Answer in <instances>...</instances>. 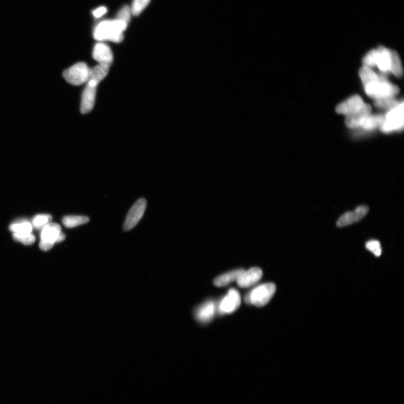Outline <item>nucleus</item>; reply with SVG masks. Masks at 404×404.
I'll return each mask as SVG.
<instances>
[{"label": "nucleus", "instance_id": "f257e3e1", "mask_svg": "<svg viewBox=\"0 0 404 404\" xmlns=\"http://www.w3.org/2000/svg\"><path fill=\"white\" fill-rule=\"evenodd\" d=\"M128 25L117 20H106L97 25L94 32V39L98 41H110L120 43L124 39V32Z\"/></svg>", "mask_w": 404, "mask_h": 404}, {"label": "nucleus", "instance_id": "f03ea898", "mask_svg": "<svg viewBox=\"0 0 404 404\" xmlns=\"http://www.w3.org/2000/svg\"><path fill=\"white\" fill-rule=\"evenodd\" d=\"M276 285L267 283L255 288L245 298L246 303L255 306H263L269 302L275 293Z\"/></svg>", "mask_w": 404, "mask_h": 404}, {"label": "nucleus", "instance_id": "7ed1b4c3", "mask_svg": "<svg viewBox=\"0 0 404 404\" xmlns=\"http://www.w3.org/2000/svg\"><path fill=\"white\" fill-rule=\"evenodd\" d=\"M364 88L366 94L374 100L394 98L399 92L398 88L388 81L371 83Z\"/></svg>", "mask_w": 404, "mask_h": 404}, {"label": "nucleus", "instance_id": "20e7f679", "mask_svg": "<svg viewBox=\"0 0 404 404\" xmlns=\"http://www.w3.org/2000/svg\"><path fill=\"white\" fill-rule=\"evenodd\" d=\"M403 102L401 101L396 108L387 111L379 128L384 133L400 131L403 129Z\"/></svg>", "mask_w": 404, "mask_h": 404}, {"label": "nucleus", "instance_id": "39448f33", "mask_svg": "<svg viewBox=\"0 0 404 404\" xmlns=\"http://www.w3.org/2000/svg\"><path fill=\"white\" fill-rule=\"evenodd\" d=\"M91 69L85 63H79L65 71L63 76L69 84L80 86L89 80Z\"/></svg>", "mask_w": 404, "mask_h": 404}, {"label": "nucleus", "instance_id": "423d86ee", "mask_svg": "<svg viewBox=\"0 0 404 404\" xmlns=\"http://www.w3.org/2000/svg\"><path fill=\"white\" fill-rule=\"evenodd\" d=\"M147 207L145 199H139L130 210L124 225V230L128 231L136 226L144 215Z\"/></svg>", "mask_w": 404, "mask_h": 404}, {"label": "nucleus", "instance_id": "0eeeda50", "mask_svg": "<svg viewBox=\"0 0 404 404\" xmlns=\"http://www.w3.org/2000/svg\"><path fill=\"white\" fill-rule=\"evenodd\" d=\"M369 208L366 206L357 207L354 211L347 212L339 218L337 225L340 227L352 225L359 222L367 214Z\"/></svg>", "mask_w": 404, "mask_h": 404}, {"label": "nucleus", "instance_id": "6e6552de", "mask_svg": "<svg viewBox=\"0 0 404 404\" xmlns=\"http://www.w3.org/2000/svg\"><path fill=\"white\" fill-rule=\"evenodd\" d=\"M364 105V102L361 97L358 95H355L341 102L336 107V111L337 113L346 115L347 117L357 112Z\"/></svg>", "mask_w": 404, "mask_h": 404}, {"label": "nucleus", "instance_id": "1a4fd4ad", "mask_svg": "<svg viewBox=\"0 0 404 404\" xmlns=\"http://www.w3.org/2000/svg\"><path fill=\"white\" fill-rule=\"evenodd\" d=\"M263 276L262 269L253 267L247 271H244L237 278V284L241 288H247L256 284Z\"/></svg>", "mask_w": 404, "mask_h": 404}, {"label": "nucleus", "instance_id": "9d476101", "mask_svg": "<svg viewBox=\"0 0 404 404\" xmlns=\"http://www.w3.org/2000/svg\"><path fill=\"white\" fill-rule=\"evenodd\" d=\"M97 86L88 83L83 91L81 106V111L83 114L90 113L94 109L95 103Z\"/></svg>", "mask_w": 404, "mask_h": 404}, {"label": "nucleus", "instance_id": "9b49d317", "mask_svg": "<svg viewBox=\"0 0 404 404\" xmlns=\"http://www.w3.org/2000/svg\"><path fill=\"white\" fill-rule=\"evenodd\" d=\"M241 298L239 292L234 289H230L222 300L220 310L223 313H231L239 307Z\"/></svg>", "mask_w": 404, "mask_h": 404}, {"label": "nucleus", "instance_id": "f8f14e48", "mask_svg": "<svg viewBox=\"0 0 404 404\" xmlns=\"http://www.w3.org/2000/svg\"><path fill=\"white\" fill-rule=\"evenodd\" d=\"M371 108L370 105L365 104L357 112L347 116L345 124L347 127L350 129L361 128L364 120L371 113Z\"/></svg>", "mask_w": 404, "mask_h": 404}, {"label": "nucleus", "instance_id": "ddd939ff", "mask_svg": "<svg viewBox=\"0 0 404 404\" xmlns=\"http://www.w3.org/2000/svg\"><path fill=\"white\" fill-rule=\"evenodd\" d=\"M62 233L61 226L56 223L50 222L42 230L41 241L54 246L58 243L59 236Z\"/></svg>", "mask_w": 404, "mask_h": 404}, {"label": "nucleus", "instance_id": "4468645a", "mask_svg": "<svg viewBox=\"0 0 404 404\" xmlns=\"http://www.w3.org/2000/svg\"><path fill=\"white\" fill-rule=\"evenodd\" d=\"M93 58L99 64L111 66L113 62V55L108 45L104 43L97 44L93 51Z\"/></svg>", "mask_w": 404, "mask_h": 404}, {"label": "nucleus", "instance_id": "2eb2a0df", "mask_svg": "<svg viewBox=\"0 0 404 404\" xmlns=\"http://www.w3.org/2000/svg\"><path fill=\"white\" fill-rule=\"evenodd\" d=\"M110 66L99 64L98 66L91 69L89 80L87 83L98 86L99 83L108 75Z\"/></svg>", "mask_w": 404, "mask_h": 404}, {"label": "nucleus", "instance_id": "dca6fc26", "mask_svg": "<svg viewBox=\"0 0 404 404\" xmlns=\"http://www.w3.org/2000/svg\"><path fill=\"white\" fill-rule=\"evenodd\" d=\"M359 76L364 87L375 82L388 81L386 77L378 76L370 68L365 66H363L360 69Z\"/></svg>", "mask_w": 404, "mask_h": 404}, {"label": "nucleus", "instance_id": "f3484780", "mask_svg": "<svg viewBox=\"0 0 404 404\" xmlns=\"http://www.w3.org/2000/svg\"><path fill=\"white\" fill-rule=\"evenodd\" d=\"M377 66L380 71L387 73L390 71L391 66V50L379 46Z\"/></svg>", "mask_w": 404, "mask_h": 404}, {"label": "nucleus", "instance_id": "a211bd4d", "mask_svg": "<svg viewBox=\"0 0 404 404\" xmlns=\"http://www.w3.org/2000/svg\"><path fill=\"white\" fill-rule=\"evenodd\" d=\"M244 271L243 269H240L226 273L215 278L213 283H214V285L217 287L227 286L230 284L232 282L236 280L237 278H238Z\"/></svg>", "mask_w": 404, "mask_h": 404}, {"label": "nucleus", "instance_id": "6ab92c4d", "mask_svg": "<svg viewBox=\"0 0 404 404\" xmlns=\"http://www.w3.org/2000/svg\"><path fill=\"white\" fill-rule=\"evenodd\" d=\"M384 121V115L381 114L369 115L365 118L361 128L365 131H371L375 128H380Z\"/></svg>", "mask_w": 404, "mask_h": 404}, {"label": "nucleus", "instance_id": "aec40b11", "mask_svg": "<svg viewBox=\"0 0 404 404\" xmlns=\"http://www.w3.org/2000/svg\"><path fill=\"white\" fill-rule=\"evenodd\" d=\"M215 310V305L214 303L212 301H209V302L203 305L197 310L196 313L197 318L198 320H201V322H208L214 315Z\"/></svg>", "mask_w": 404, "mask_h": 404}, {"label": "nucleus", "instance_id": "412c9836", "mask_svg": "<svg viewBox=\"0 0 404 404\" xmlns=\"http://www.w3.org/2000/svg\"><path fill=\"white\" fill-rule=\"evenodd\" d=\"M89 221V217L82 216H68L63 220V224L68 228L85 224Z\"/></svg>", "mask_w": 404, "mask_h": 404}, {"label": "nucleus", "instance_id": "4be33fe9", "mask_svg": "<svg viewBox=\"0 0 404 404\" xmlns=\"http://www.w3.org/2000/svg\"><path fill=\"white\" fill-rule=\"evenodd\" d=\"M394 76L401 77L403 74V70L401 62L398 54L395 51L391 50V66L390 71Z\"/></svg>", "mask_w": 404, "mask_h": 404}, {"label": "nucleus", "instance_id": "5701e85b", "mask_svg": "<svg viewBox=\"0 0 404 404\" xmlns=\"http://www.w3.org/2000/svg\"><path fill=\"white\" fill-rule=\"evenodd\" d=\"M13 234H23L32 233L33 225L29 221L15 223L10 226Z\"/></svg>", "mask_w": 404, "mask_h": 404}, {"label": "nucleus", "instance_id": "b1692460", "mask_svg": "<svg viewBox=\"0 0 404 404\" xmlns=\"http://www.w3.org/2000/svg\"><path fill=\"white\" fill-rule=\"evenodd\" d=\"M400 102L394 98L384 99L375 100L374 106L378 109L388 111L396 108V106L400 104Z\"/></svg>", "mask_w": 404, "mask_h": 404}, {"label": "nucleus", "instance_id": "393cba45", "mask_svg": "<svg viewBox=\"0 0 404 404\" xmlns=\"http://www.w3.org/2000/svg\"><path fill=\"white\" fill-rule=\"evenodd\" d=\"M378 55L379 51L378 49L370 51L363 59L364 66L370 68L377 66Z\"/></svg>", "mask_w": 404, "mask_h": 404}, {"label": "nucleus", "instance_id": "a878e982", "mask_svg": "<svg viewBox=\"0 0 404 404\" xmlns=\"http://www.w3.org/2000/svg\"><path fill=\"white\" fill-rule=\"evenodd\" d=\"M151 0H133L131 11L132 15L138 16L150 3Z\"/></svg>", "mask_w": 404, "mask_h": 404}, {"label": "nucleus", "instance_id": "bb28decb", "mask_svg": "<svg viewBox=\"0 0 404 404\" xmlns=\"http://www.w3.org/2000/svg\"><path fill=\"white\" fill-rule=\"evenodd\" d=\"M51 220V216L50 215H37L32 220V225L37 229H43L46 225L49 224Z\"/></svg>", "mask_w": 404, "mask_h": 404}, {"label": "nucleus", "instance_id": "cd10ccee", "mask_svg": "<svg viewBox=\"0 0 404 404\" xmlns=\"http://www.w3.org/2000/svg\"><path fill=\"white\" fill-rule=\"evenodd\" d=\"M13 238L16 241H20L26 245H30L35 243L36 238L34 235L32 233L18 234H13Z\"/></svg>", "mask_w": 404, "mask_h": 404}, {"label": "nucleus", "instance_id": "c85d7f7f", "mask_svg": "<svg viewBox=\"0 0 404 404\" xmlns=\"http://www.w3.org/2000/svg\"><path fill=\"white\" fill-rule=\"evenodd\" d=\"M366 248L373 253L375 256L379 257L382 254L381 245L379 241L377 240H371L365 244Z\"/></svg>", "mask_w": 404, "mask_h": 404}, {"label": "nucleus", "instance_id": "c756f323", "mask_svg": "<svg viewBox=\"0 0 404 404\" xmlns=\"http://www.w3.org/2000/svg\"><path fill=\"white\" fill-rule=\"evenodd\" d=\"M132 15L131 9L129 6H125L118 13L117 20L124 22L128 25Z\"/></svg>", "mask_w": 404, "mask_h": 404}, {"label": "nucleus", "instance_id": "7c9ffc66", "mask_svg": "<svg viewBox=\"0 0 404 404\" xmlns=\"http://www.w3.org/2000/svg\"><path fill=\"white\" fill-rule=\"evenodd\" d=\"M107 11H108V10H107L106 7H101L97 8L96 10L93 12V15H94L95 18H99L105 15Z\"/></svg>", "mask_w": 404, "mask_h": 404}]
</instances>
